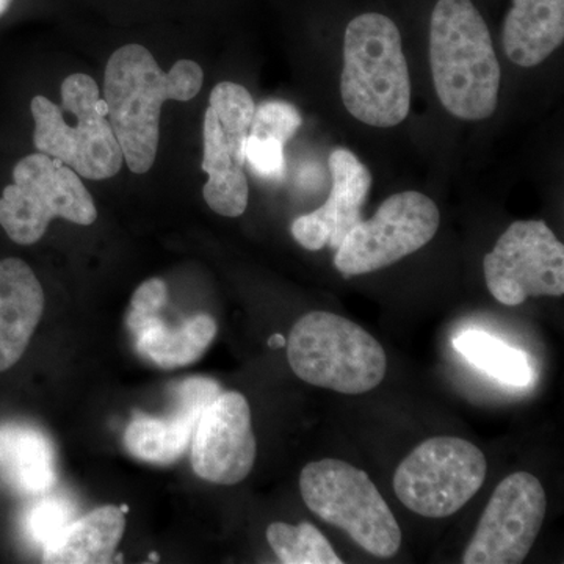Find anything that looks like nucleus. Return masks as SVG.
Listing matches in <instances>:
<instances>
[{"label": "nucleus", "mask_w": 564, "mask_h": 564, "mask_svg": "<svg viewBox=\"0 0 564 564\" xmlns=\"http://www.w3.org/2000/svg\"><path fill=\"white\" fill-rule=\"evenodd\" d=\"M204 70L180 61L169 73L141 44L115 51L104 74V101L109 107L111 131L132 173L154 166L161 139V111L166 101H192L202 91Z\"/></svg>", "instance_id": "1"}, {"label": "nucleus", "mask_w": 564, "mask_h": 564, "mask_svg": "<svg viewBox=\"0 0 564 564\" xmlns=\"http://www.w3.org/2000/svg\"><path fill=\"white\" fill-rule=\"evenodd\" d=\"M430 63L444 109L464 121L488 120L499 102L500 65L491 33L470 0H437Z\"/></svg>", "instance_id": "2"}, {"label": "nucleus", "mask_w": 564, "mask_h": 564, "mask_svg": "<svg viewBox=\"0 0 564 564\" xmlns=\"http://www.w3.org/2000/svg\"><path fill=\"white\" fill-rule=\"evenodd\" d=\"M340 95L351 117L373 128H393L410 113V70L391 18L364 13L347 25Z\"/></svg>", "instance_id": "3"}, {"label": "nucleus", "mask_w": 564, "mask_h": 564, "mask_svg": "<svg viewBox=\"0 0 564 564\" xmlns=\"http://www.w3.org/2000/svg\"><path fill=\"white\" fill-rule=\"evenodd\" d=\"M62 107L74 118L73 124L61 106L46 96L32 99L36 151L58 159L85 180L117 176L124 158L107 118L109 107L95 79L79 73L66 77L62 84Z\"/></svg>", "instance_id": "4"}, {"label": "nucleus", "mask_w": 564, "mask_h": 564, "mask_svg": "<svg viewBox=\"0 0 564 564\" xmlns=\"http://www.w3.org/2000/svg\"><path fill=\"white\" fill-rule=\"evenodd\" d=\"M291 369L304 383L361 395L383 383V345L358 323L323 311L303 315L288 343Z\"/></svg>", "instance_id": "5"}, {"label": "nucleus", "mask_w": 564, "mask_h": 564, "mask_svg": "<svg viewBox=\"0 0 564 564\" xmlns=\"http://www.w3.org/2000/svg\"><path fill=\"white\" fill-rule=\"evenodd\" d=\"M306 507L339 527L378 558H391L402 545V529L369 475L343 459L307 464L300 475Z\"/></svg>", "instance_id": "6"}, {"label": "nucleus", "mask_w": 564, "mask_h": 564, "mask_svg": "<svg viewBox=\"0 0 564 564\" xmlns=\"http://www.w3.org/2000/svg\"><path fill=\"white\" fill-rule=\"evenodd\" d=\"M54 218L90 226L98 209L79 174L58 159L31 154L13 169L0 196V226L18 245L41 240Z\"/></svg>", "instance_id": "7"}, {"label": "nucleus", "mask_w": 564, "mask_h": 564, "mask_svg": "<svg viewBox=\"0 0 564 564\" xmlns=\"http://www.w3.org/2000/svg\"><path fill=\"white\" fill-rule=\"evenodd\" d=\"M484 452L462 437L423 441L397 467L393 491L423 518L443 519L462 510L485 484Z\"/></svg>", "instance_id": "8"}, {"label": "nucleus", "mask_w": 564, "mask_h": 564, "mask_svg": "<svg viewBox=\"0 0 564 564\" xmlns=\"http://www.w3.org/2000/svg\"><path fill=\"white\" fill-rule=\"evenodd\" d=\"M254 101L250 91L234 82H220L210 93L204 113V202L223 217L237 218L248 207L245 141L250 133Z\"/></svg>", "instance_id": "9"}, {"label": "nucleus", "mask_w": 564, "mask_h": 564, "mask_svg": "<svg viewBox=\"0 0 564 564\" xmlns=\"http://www.w3.org/2000/svg\"><path fill=\"white\" fill-rule=\"evenodd\" d=\"M436 204L421 192L389 196L373 218L359 221L337 248L334 265L345 278L378 272L432 242L440 229Z\"/></svg>", "instance_id": "10"}, {"label": "nucleus", "mask_w": 564, "mask_h": 564, "mask_svg": "<svg viewBox=\"0 0 564 564\" xmlns=\"http://www.w3.org/2000/svg\"><path fill=\"white\" fill-rule=\"evenodd\" d=\"M484 273L489 292L505 306L538 296H562L563 243L544 221H514L485 256Z\"/></svg>", "instance_id": "11"}, {"label": "nucleus", "mask_w": 564, "mask_h": 564, "mask_svg": "<svg viewBox=\"0 0 564 564\" xmlns=\"http://www.w3.org/2000/svg\"><path fill=\"white\" fill-rule=\"evenodd\" d=\"M547 499L541 481L529 473L503 478L486 505L464 564H519L532 551L543 527Z\"/></svg>", "instance_id": "12"}, {"label": "nucleus", "mask_w": 564, "mask_h": 564, "mask_svg": "<svg viewBox=\"0 0 564 564\" xmlns=\"http://www.w3.org/2000/svg\"><path fill=\"white\" fill-rule=\"evenodd\" d=\"M192 467L214 485L242 484L254 467L258 445L251 410L240 392H221L199 415L192 436Z\"/></svg>", "instance_id": "13"}, {"label": "nucleus", "mask_w": 564, "mask_h": 564, "mask_svg": "<svg viewBox=\"0 0 564 564\" xmlns=\"http://www.w3.org/2000/svg\"><path fill=\"white\" fill-rule=\"evenodd\" d=\"M174 410L169 415L137 413L124 433L126 451L143 463L170 466L192 443L199 415L221 388L210 378L193 377L174 386Z\"/></svg>", "instance_id": "14"}, {"label": "nucleus", "mask_w": 564, "mask_h": 564, "mask_svg": "<svg viewBox=\"0 0 564 564\" xmlns=\"http://www.w3.org/2000/svg\"><path fill=\"white\" fill-rule=\"evenodd\" d=\"M329 172L333 188L328 202L292 223L293 239L310 251L325 247L337 250L343 245L348 232L362 220L361 207L372 187V174L345 148L329 154Z\"/></svg>", "instance_id": "15"}, {"label": "nucleus", "mask_w": 564, "mask_h": 564, "mask_svg": "<svg viewBox=\"0 0 564 564\" xmlns=\"http://www.w3.org/2000/svg\"><path fill=\"white\" fill-rule=\"evenodd\" d=\"M43 311V288L31 267L17 258L0 261V372L28 350Z\"/></svg>", "instance_id": "16"}, {"label": "nucleus", "mask_w": 564, "mask_h": 564, "mask_svg": "<svg viewBox=\"0 0 564 564\" xmlns=\"http://www.w3.org/2000/svg\"><path fill=\"white\" fill-rule=\"evenodd\" d=\"M0 477L22 497L50 492L57 481L55 448L36 426L22 422L0 425Z\"/></svg>", "instance_id": "17"}, {"label": "nucleus", "mask_w": 564, "mask_h": 564, "mask_svg": "<svg viewBox=\"0 0 564 564\" xmlns=\"http://www.w3.org/2000/svg\"><path fill=\"white\" fill-rule=\"evenodd\" d=\"M564 40V0H513L505 18V54L522 68H533Z\"/></svg>", "instance_id": "18"}, {"label": "nucleus", "mask_w": 564, "mask_h": 564, "mask_svg": "<svg viewBox=\"0 0 564 564\" xmlns=\"http://www.w3.org/2000/svg\"><path fill=\"white\" fill-rule=\"evenodd\" d=\"M126 530V514L120 507L106 505L70 522L61 536L43 549V563H110Z\"/></svg>", "instance_id": "19"}, {"label": "nucleus", "mask_w": 564, "mask_h": 564, "mask_svg": "<svg viewBox=\"0 0 564 564\" xmlns=\"http://www.w3.org/2000/svg\"><path fill=\"white\" fill-rule=\"evenodd\" d=\"M217 332V322L209 314L193 315L180 326L166 325L158 315L133 336L137 351L144 359L161 369L172 370L191 366L203 358Z\"/></svg>", "instance_id": "20"}, {"label": "nucleus", "mask_w": 564, "mask_h": 564, "mask_svg": "<svg viewBox=\"0 0 564 564\" xmlns=\"http://www.w3.org/2000/svg\"><path fill=\"white\" fill-rule=\"evenodd\" d=\"M454 347L466 361L499 383L525 388L533 381L530 356L524 350L505 344L492 334L480 329L463 332L455 337Z\"/></svg>", "instance_id": "21"}, {"label": "nucleus", "mask_w": 564, "mask_h": 564, "mask_svg": "<svg viewBox=\"0 0 564 564\" xmlns=\"http://www.w3.org/2000/svg\"><path fill=\"white\" fill-rule=\"evenodd\" d=\"M267 541L284 564H343L333 545L317 527L273 522L267 529Z\"/></svg>", "instance_id": "22"}, {"label": "nucleus", "mask_w": 564, "mask_h": 564, "mask_svg": "<svg viewBox=\"0 0 564 564\" xmlns=\"http://www.w3.org/2000/svg\"><path fill=\"white\" fill-rule=\"evenodd\" d=\"M302 122V115L292 104L267 101L256 107L250 133L259 137H272L285 144L295 135Z\"/></svg>", "instance_id": "23"}, {"label": "nucleus", "mask_w": 564, "mask_h": 564, "mask_svg": "<svg viewBox=\"0 0 564 564\" xmlns=\"http://www.w3.org/2000/svg\"><path fill=\"white\" fill-rule=\"evenodd\" d=\"M70 516L73 510L63 500H41L28 514V532L36 544L46 549L73 522Z\"/></svg>", "instance_id": "24"}, {"label": "nucleus", "mask_w": 564, "mask_h": 564, "mask_svg": "<svg viewBox=\"0 0 564 564\" xmlns=\"http://www.w3.org/2000/svg\"><path fill=\"white\" fill-rule=\"evenodd\" d=\"M245 161L263 180H281L285 172L284 144L272 137L248 133L245 141Z\"/></svg>", "instance_id": "25"}, {"label": "nucleus", "mask_w": 564, "mask_h": 564, "mask_svg": "<svg viewBox=\"0 0 564 564\" xmlns=\"http://www.w3.org/2000/svg\"><path fill=\"white\" fill-rule=\"evenodd\" d=\"M169 300V285L161 278H151L139 285L131 300L128 313V328L132 334L139 332L151 318L161 314Z\"/></svg>", "instance_id": "26"}, {"label": "nucleus", "mask_w": 564, "mask_h": 564, "mask_svg": "<svg viewBox=\"0 0 564 564\" xmlns=\"http://www.w3.org/2000/svg\"><path fill=\"white\" fill-rule=\"evenodd\" d=\"M285 343H288V340H285L284 337L281 336V334H273V336L270 337L269 340V345L272 348L284 347Z\"/></svg>", "instance_id": "27"}, {"label": "nucleus", "mask_w": 564, "mask_h": 564, "mask_svg": "<svg viewBox=\"0 0 564 564\" xmlns=\"http://www.w3.org/2000/svg\"><path fill=\"white\" fill-rule=\"evenodd\" d=\"M11 0H0V18L7 13V10L10 9Z\"/></svg>", "instance_id": "28"}, {"label": "nucleus", "mask_w": 564, "mask_h": 564, "mask_svg": "<svg viewBox=\"0 0 564 564\" xmlns=\"http://www.w3.org/2000/svg\"><path fill=\"white\" fill-rule=\"evenodd\" d=\"M150 558H151V562H159V555L158 554H151Z\"/></svg>", "instance_id": "29"}]
</instances>
